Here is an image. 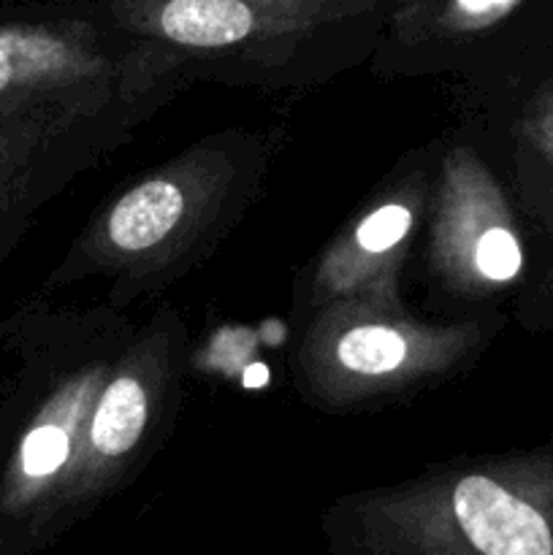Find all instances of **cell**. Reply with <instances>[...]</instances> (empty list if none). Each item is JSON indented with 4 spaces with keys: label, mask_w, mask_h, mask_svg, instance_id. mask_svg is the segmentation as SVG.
Returning <instances> with one entry per match:
<instances>
[{
    "label": "cell",
    "mask_w": 553,
    "mask_h": 555,
    "mask_svg": "<svg viewBox=\"0 0 553 555\" xmlns=\"http://www.w3.org/2000/svg\"><path fill=\"white\" fill-rule=\"evenodd\" d=\"M184 198L177 184L146 182L130 190L108 217V236L128 253L152 247L177 228L182 217Z\"/></svg>",
    "instance_id": "3"
},
{
    "label": "cell",
    "mask_w": 553,
    "mask_h": 555,
    "mask_svg": "<svg viewBox=\"0 0 553 555\" xmlns=\"http://www.w3.org/2000/svg\"><path fill=\"white\" fill-rule=\"evenodd\" d=\"M475 263L486 280L510 282L520 271V263H524L520 242L507 228H488L475 244Z\"/></svg>",
    "instance_id": "6"
},
{
    "label": "cell",
    "mask_w": 553,
    "mask_h": 555,
    "mask_svg": "<svg viewBox=\"0 0 553 555\" xmlns=\"http://www.w3.org/2000/svg\"><path fill=\"white\" fill-rule=\"evenodd\" d=\"M146 423V393L136 379L119 377L108 385L92 421V444L106 455L128 453Z\"/></svg>",
    "instance_id": "4"
},
{
    "label": "cell",
    "mask_w": 553,
    "mask_h": 555,
    "mask_svg": "<svg viewBox=\"0 0 553 555\" xmlns=\"http://www.w3.org/2000/svg\"><path fill=\"white\" fill-rule=\"evenodd\" d=\"M68 459V437L57 426H41L22 444V469L30 477H47Z\"/></svg>",
    "instance_id": "7"
},
{
    "label": "cell",
    "mask_w": 553,
    "mask_h": 555,
    "mask_svg": "<svg viewBox=\"0 0 553 555\" xmlns=\"http://www.w3.org/2000/svg\"><path fill=\"white\" fill-rule=\"evenodd\" d=\"M542 139H545L548 150H551V155H553V98H551V103H548L545 117H542Z\"/></svg>",
    "instance_id": "12"
},
{
    "label": "cell",
    "mask_w": 553,
    "mask_h": 555,
    "mask_svg": "<svg viewBox=\"0 0 553 555\" xmlns=\"http://www.w3.org/2000/svg\"><path fill=\"white\" fill-rule=\"evenodd\" d=\"M255 11L247 0H168L160 9V30L184 47H228L247 38Z\"/></svg>",
    "instance_id": "2"
},
{
    "label": "cell",
    "mask_w": 553,
    "mask_h": 555,
    "mask_svg": "<svg viewBox=\"0 0 553 555\" xmlns=\"http://www.w3.org/2000/svg\"><path fill=\"white\" fill-rule=\"evenodd\" d=\"M453 513L472 547L486 555H553V515L518 488L483 475L455 486Z\"/></svg>",
    "instance_id": "1"
},
{
    "label": "cell",
    "mask_w": 553,
    "mask_h": 555,
    "mask_svg": "<svg viewBox=\"0 0 553 555\" xmlns=\"http://www.w3.org/2000/svg\"><path fill=\"white\" fill-rule=\"evenodd\" d=\"M20 38L14 36H0V90L14 79V43Z\"/></svg>",
    "instance_id": "10"
},
{
    "label": "cell",
    "mask_w": 553,
    "mask_h": 555,
    "mask_svg": "<svg viewBox=\"0 0 553 555\" xmlns=\"http://www.w3.org/2000/svg\"><path fill=\"white\" fill-rule=\"evenodd\" d=\"M404 352V339L396 331L383 328V325H363V328L347 331L336 347L342 366L358 374L390 372V369L399 366Z\"/></svg>",
    "instance_id": "5"
},
{
    "label": "cell",
    "mask_w": 553,
    "mask_h": 555,
    "mask_svg": "<svg viewBox=\"0 0 553 555\" xmlns=\"http://www.w3.org/2000/svg\"><path fill=\"white\" fill-rule=\"evenodd\" d=\"M266 379H269V372H266V366H260V363L247 366V372H244V385H247V388H260V385H266Z\"/></svg>",
    "instance_id": "11"
},
{
    "label": "cell",
    "mask_w": 553,
    "mask_h": 555,
    "mask_svg": "<svg viewBox=\"0 0 553 555\" xmlns=\"http://www.w3.org/2000/svg\"><path fill=\"white\" fill-rule=\"evenodd\" d=\"M518 3L520 0H453V5L464 16H497Z\"/></svg>",
    "instance_id": "9"
},
{
    "label": "cell",
    "mask_w": 553,
    "mask_h": 555,
    "mask_svg": "<svg viewBox=\"0 0 553 555\" xmlns=\"http://www.w3.org/2000/svg\"><path fill=\"white\" fill-rule=\"evenodd\" d=\"M410 231V211L404 206H383L358 228V244L366 253H385Z\"/></svg>",
    "instance_id": "8"
}]
</instances>
